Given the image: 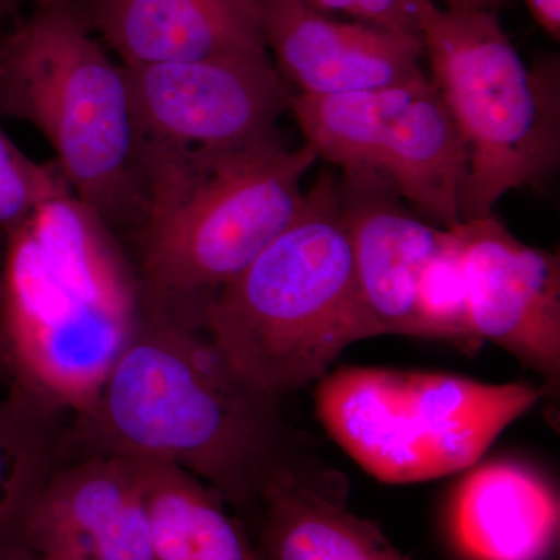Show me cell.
<instances>
[{
	"label": "cell",
	"mask_w": 560,
	"mask_h": 560,
	"mask_svg": "<svg viewBox=\"0 0 560 560\" xmlns=\"http://www.w3.org/2000/svg\"><path fill=\"white\" fill-rule=\"evenodd\" d=\"M73 458L171 463L200 478L248 528L276 471L300 463L279 399L250 388L205 327L142 312L86 410Z\"/></svg>",
	"instance_id": "6da1fadb"
},
{
	"label": "cell",
	"mask_w": 560,
	"mask_h": 560,
	"mask_svg": "<svg viewBox=\"0 0 560 560\" xmlns=\"http://www.w3.org/2000/svg\"><path fill=\"white\" fill-rule=\"evenodd\" d=\"M5 237L0 346L9 389L75 416L142 313L125 243L72 191Z\"/></svg>",
	"instance_id": "7a4b0ae2"
},
{
	"label": "cell",
	"mask_w": 560,
	"mask_h": 560,
	"mask_svg": "<svg viewBox=\"0 0 560 560\" xmlns=\"http://www.w3.org/2000/svg\"><path fill=\"white\" fill-rule=\"evenodd\" d=\"M316 161L307 143L290 150L280 139L217 156L142 158L149 212L128 238L142 312L205 327L213 298L296 219Z\"/></svg>",
	"instance_id": "3957f363"
},
{
	"label": "cell",
	"mask_w": 560,
	"mask_h": 560,
	"mask_svg": "<svg viewBox=\"0 0 560 560\" xmlns=\"http://www.w3.org/2000/svg\"><path fill=\"white\" fill-rule=\"evenodd\" d=\"M202 326L243 382L279 400L371 338L334 173L323 172L290 226L213 298Z\"/></svg>",
	"instance_id": "277c9868"
},
{
	"label": "cell",
	"mask_w": 560,
	"mask_h": 560,
	"mask_svg": "<svg viewBox=\"0 0 560 560\" xmlns=\"http://www.w3.org/2000/svg\"><path fill=\"white\" fill-rule=\"evenodd\" d=\"M32 3L0 32V119L35 127L72 194L128 241L149 202L124 66L110 60L73 0Z\"/></svg>",
	"instance_id": "5b68a950"
},
{
	"label": "cell",
	"mask_w": 560,
	"mask_h": 560,
	"mask_svg": "<svg viewBox=\"0 0 560 560\" xmlns=\"http://www.w3.org/2000/svg\"><path fill=\"white\" fill-rule=\"evenodd\" d=\"M420 38L466 149L460 220L490 215L504 195L550 179L560 161L558 57L529 68L497 11H452L434 0Z\"/></svg>",
	"instance_id": "8992f818"
},
{
	"label": "cell",
	"mask_w": 560,
	"mask_h": 560,
	"mask_svg": "<svg viewBox=\"0 0 560 560\" xmlns=\"http://www.w3.org/2000/svg\"><path fill=\"white\" fill-rule=\"evenodd\" d=\"M547 394L533 383L341 366L316 382V415L350 458L386 485L460 474Z\"/></svg>",
	"instance_id": "52a82bcc"
},
{
	"label": "cell",
	"mask_w": 560,
	"mask_h": 560,
	"mask_svg": "<svg viewBox=\"0 0 560 560\" xmlns=\"http://www.w3.org/2000/svg\"><path fill=\"white\" fill-rule=\"evenodd\" d=\"M290 110L318 160L382 176L442 228L459 223L466 149L425 73L381 90L294 94Z\"/></svg>",
	"instance_id": "ba28073f"
},
{
	"label": "cell",
	"mask_w": 560,
	"mask_h": 560,
	"mask_svg": "<svg viewBox=\"0 0 560 560\" xmlns=\"http://www.w3.org/2000/svg\"><path fill=\"white\" fill-rule=\"evenodd\" d=\"M124 70L138 156H217L272 142L294 97L271 55Z\"/></svg>",
	"instance_id": "9c48e42d"
},
{
	"label": "cell",
	"mask_w": 560,
	"mask_h": 560,
	"mask_svg": "<svg viewBox=\"0 0 560 560\" xmlns=\"http://www.w3.org/2000/svg\"><path fill=\"white\" fill-rule=\"evenodd\" d=\"M451 228L459 241L475 337L558 386L559 257L518 241L493 213Z\"/></svg>",
	"instance_id": "30bf717a"
},
{
	"label": "cell",
	"mask_w": 560,
	"mask_h": 560,
	"mask_svg": "<svg viewBox=\"0 0 560 560\" xmlns=\"http://www.w3.org/2000/svg\"><path fill=\"white\" fill-rule=\"evenodd\" d=\"M275 66L300 95L381 90L423 75L422 39L335 20L305 0H257Z\"/></svg>",
	"instance_id": "8fae6325"
},
{
	"label": "cell",
	"mask_w": 560,
	"mask_h": 560,
	"mask_svg": "<svg viewBox=\"0 0 560 560\" xmlns=\"http://www.w3.org/2000/svg\"><path fill=\"white\" fill-rule=\"evenodd\" d=\"M22 541L51 560H153L132 460L106 455L68 460L36 501Z\"/></svg>",
	"instance_id": "7c38bea8"
},
{
	"label": "cell",
	"mask_w": 560,
	"mask_h": 560,
	"mask_svg": "<svg viewBox=\"0 0 560 560\" xmlns=\"http://www.w3.org/2000/svg\"><path fill=\"white\" fill-rule=\"evenodd\" d=\"M337 194L370 337L418 338L416 289L445 228L407 210L388 180L374 173H342Z\"/></svg>",
	"instance_id": "4fadbf2b"
},
{
	"label": "cell",
	"mask_w": 560,
	"mask_h": 560,
	"mask_svg": "<svg viewBox=\"0 0 560 560\" xmlns=\"http://www.w3.org/2000/svg\"><path fill=\"white\" fill-rule=\"evenodd\" d=\"M121 66L270 57L257 0H73Z\"/></svg>",
	"instance_id": "5bb4252c"
},
{
	"label": "cell",
	"mask_w": 560,
	"mask_h": 560,
	"mask_svg": "<svg viewBox=\"0 0 560 560\" xmlns=\"http://www.w3.org/2000/svg\"><path fill=\"white\" fill-rule=\"evenodd\" d=\"M559 517L551 482L510 459L467 469L448 504L453 544L469 560H547L558 541Z\"/></svg>",
	"instance_id": "9a60e30c"
},
{
	"label": "cell",
	"mask_w": 560,
	"mask_h": 560,
	"mask_svg": "<svg viewBox=\"0 0 560 560\" xmlns=\"http://www.w3.org/2000/svg\"><path fill=\"white\" fill-rule=\"evenodd\" d=\"M248 529L260 560H412L301 460L268 481Z\"/></svg>",
	"instance_id": "2e32d148"
},
{
	"label": "cell",
	"mask_w": 560,
	"mask_h": 560,
	"mask_svg": "<svg viewBox=\"0 0 560 560\" xmlns=\"http://www.w3.org/2000/svg\"><path fill=\"white\" fill-rule=\"evenodd\" d=\"M130 459L142 486L153 560H260L245 523L200 478L175 464Z\"/></svg>",
	"instance_id": "e0dca14e"
},
{
	"label": "cell",
	"mask_w": 560,
	"mask_h": 560,
	"mask_svg": "<svg viewBox=\"0 0 560 560\" xmlns=\"http://www.w3.org/2000/svg\"><path fill=\"white\" fill-rule=\"evenodd\" d=\"M69 412L9 389L0 399V559L24 544L33 508L55 471L73 459Z\"/></svg>",
	"instance_id": "ac0fdd59"
},
{
	"label": "cell",
	"mask_w": 560,
	"mask_h": 560,
	"mask_svg": "<svg viewBox=\"0 0 560 560\" xmlns=\"http://www.w3.org/2000/svg\"><path fill=\"white\" fill-rule=\"evenodd\" d=\"M416 330L418 338L452 342L467 352L481 345L471 329L463 257L453 228H445L440 246L420 271Z\"/></svg>",
	"instance_id": "d6986e66"
},
{
	"label": "cell",
	"mask_w": 560,
	"mask_h": 560,
	"mask_svg": "<svg viewBox=\"0 0 560 560\" xmlns=\"http://www.w3.org/2000/svg\"><path fill=\"white\" fill-rule=\"evenodd\" d=\"M70 190L57 162L39 164L0 125V232L24 226L51 198Z\"/></svg>",
	"instance_id": "ffe728a7"
},
{
	"label": "cell",
	"mask_w": 560,
	"mask_h": 560,
	"mask_svg": "<svg viewBox=\"0 0 560 560\" xmlns=\"http://www.w3.org/2000/svg\"><path fill=\"white\" fill-rule=\"evenodd\" d=\"M324 14H348L363 24L420 38V22L429 0H305Z\"/></svg>",
	"instance_id": "44dd1931"
},
{
	"label": "cell",
	"mask_w": 560,
	"mask_h": 560,
	"mask_svg": "<svg viewBox=\"0 0 560 560\" xmlns=\"http://www.w3.org/2000/svg\"><path fill=\"white\" fill-rule=\"evenodd\" d=\"M534 21L555 40L560 38V0H525Z\"/></svg>",
	"instance_id": "7402d4cb"
},
{
	"label": "cell",
	"mask_w": 560,
	"mask_h": 560,
	"mask_svg": "<svg viewBox=\"0 0 560 560\" xmlns=\"http://www.w3.org/2000/svg\"><path fill=\"white\" fill-rule=\"evenodd\" d=\"M445 9L452 11H497L508 0H442Z\"/></svg>",
	"instance_id": "603a6c76"
},
{
	"label": "cell",
	"mask_w": 560,
	"mask_h": 560,
	"mask_svg": "<svg viewBox=\"0 0 560 560\" xmlns=\"http://www.w3.org/2000/svg\"><path fill=\"white\" fill-rule=\"evenodd\" d=\"M0 560H51L46 556L39 555V552L33 551L31 547L25 544L16 545L3 555Z\"/></svg>",
	"instance_id": "cb8c5ba5"
},
{
	"label": "cell",
	"mask_w": 560,
	"mask_h": 560,
	"mask_svg": "<svg viewBox=\"0 0 560 560\" xmlns=\"http://www.w3.org/2000/svg\"><path fill=\"white\" fill-rule=\"evenodd\" d=\"M3 267H5V237L0 232V302H2ZM5 364H3L2 346H0V382L5 383Z\"/></svg>",
	"instance_id": "d4e9b609"
},
{
	"label": "cell",
	"mask_w": 560,
	"mask_h": 560,
	"mask_svg": "<svg viewBox=\"0 0 560 560\" xmlns=\"http://www.w3.org/2000/svg\"><path fill=\"white\" fill-rule=\"evenodd\" d=\"M27 2H32V0H0V21L16 14Z\"/></svg>",
	"instance_id": "484cf974"
}]
</instances>
